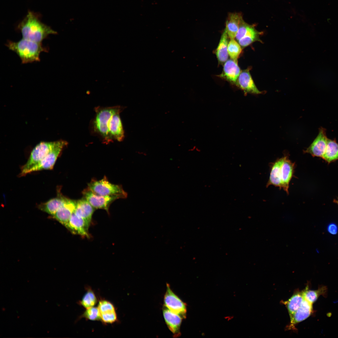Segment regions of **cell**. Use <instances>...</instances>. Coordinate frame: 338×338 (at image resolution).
Wrapping results in <instances>:
<instances>
[{
    "label": "cell",
    "mask_w": 338,
    "mask_h": 338,
    "mask_svg": "<svg viewBox=\"0 0 338 338\" xmlns=\"http://www.w3.org/2000/svg\"><path fill=\"white\" fill-rule=\"evenodd\" d=\"M67 199L59 193L57 197L41 203L38 207L41 210L53 215L64 204Z\"/></svg>",
    "instance_id": "d6986e66"
},
{
    "label": "cell",
    "mask_w": 338,
    "mask_h": 338,
    "mask_svg": "<svg viewBox=\"0 0 338 338\" xmlns=\"http://www.w3.org/2000/svg\"><path fill=\"white\" fill-rule=\"evenodd\" d=\"M59 140L50 142L42 141L38 144L31 151L26 162L21 167L20 177L26 175V172L31 167L38 163L57 145Z\"/></svg>",
    "instance_id": "277c9868"
},
{
    "label": "cell",
    "mask_w": 338,
    "mask_h": 338,
    "mask_svg": "<svg viewBox=\"0 0 338 338\" xmlns=\"http://www.w3.org/2000/svg\"><path fill=\"white\" fill-rule=\"evenodd\" d=\"M228 38L226 29L225 28L215 51V54L218 63L221 64H224L228 59L229 55L228 47Z\"/></svg>",
    "instance_id": "44dd1931"
},
{
    "label": "cell",
    "mask_w": 338,
    "mask_h": 338,
    "mask_svg": "<svg viewBox=\"0 0 338 338\" xmlns=\"http://www.w3.org/2000/svg\"><path fill=\"white\" fill-rule=\"evenodd\" d=\"M262 33L250 25L243 37L238 42L242 48L246 47L255 42H261L259 36Z\"/></svg>",
    "instance_id": "603a6c76"
},
{
    "label": "cell",
    "mask_w": 338,
    "mask_h": 338,
    "mask_svg": "<svg viewBox=\"0 0 338 338\" xmlns=\"http://www.w3.org/2000/svg\"><path fill=\"white\" fill-rule=\"evenodd\" d=\"M284 158V156L278 159L272 164L269 179L266 184L267 187L270 185H273L279 187L280 189L282 188L280 172Z\"/></svg>",
    "instance_id": "7402d4cb"
},
{
    "label": "cell",
    "mask_w": 338,
    "mask_h": 338,
    "mask_svg": "<svg viewBox=\"0 0 338 338\" xmlns=\"http://www.w3.org/2000/svg\"><path fill=\"white\" fill-rule=\"evenodd\" d=\"M88 189L94 193L102 196L119 195L124 198L127 197V193L121 186L110 182L105 176L99 180L93 179L88 184Z\"/></svg>",
    "instance_id": "5b68a950"
},
{
    "label": "cell",
    "mask_w": 338,
    "mask_h": 338,
    "mask_svg": "<svg viewBox=\"0 0 338 338\" xmlns=\"http://www.w3.org/2000/svg\"><path fill=\"white\" fill-rule=\"evenodd\" d=\"M235 85L246 94H259L262 93L256 86L248 69L241 71Z\"/></svg>",
    "instance_id": "8fae6325"
},
{
    "label": "cell",
    "mask_w": 338,
    "mask_h": 338,
    "mask_svg": "<svg viewBox=\"0 0 338 338\" xmlns=\"http://www.w3.org/2000/svg\"><path fill=\"white\" fill-rule=\"evenodd\" d=\"M76 202L68 198L64 204L53 215V217L65 226L74 212Z\"/></svg>",
    "instance_id": "e0dca14e"
},
{
    "label": "cell",
    "mask_w": 338,
    "mask_h": 338,
    "mask_svg": "<svg viewBox=\"0 0 338 338\" xmlns=\"http://www.w3.org/2000/svg\"><path fill=\"white\" fill-rule=\"evenodd\" d=\"M163 314L168 328L173 334L174 337L177 338L181 335L180 327L183 318L180 315L174 313L165 306L163 308Z\"/></svg>",
    "instance_id": "7c38bea8"
},
{
    "label": "cell",
    "mask_w": 338,
    "mask_h": 338,
    "mask_svg": "<svg viewBox=\"0 0 338 338\" xmlns=\"http://www.w3.org/2000/svg\"><path fill=\"white\" fill-rule=\"evenodd\" d=\"M6 45L10 50L17 54L23 64L39 61L40 53L47 52L48 50L41 43L23 38L17 42L8 41Z\"/></svg>",
    "instance_id": "3957f363"
},
{
    "label": "cell",
    "mask_w": 338,
    "mask_h": 338,
    "mask_svg": "<svg viewBox=\"0 0 338 338\" xmlns=\"http://www.w3.org/2000/svg\"><path fill=\"white\" fill-rule=\"evenodd\" d=\"M94 210L95 208L84 198L76 202L74 213L84 219L90 225Z\"/></svg>",
    "instance_id": "ac0fdd59"
},
{
    "label": "cell",
    "mask_w": 338,
    "mask_h": 338,
    "mask_svg": "<svg viewBox=\"0 0 338 338\" xmlns=\"http://www.w3.org/2000/svg\"><path fill=\"white\" fill-rule=\"evenodd\" d=\"M68 144L66 141L59 140L56 146L42 160L28 170L26 174L33 172L52 169L63 150Z\"/></svg>",
    "instance_id": "8992f818"
},
{
    "label": "cell",
    "mask_w": 338,
    "mask_h": 338,
    "mask_svg": "<svg viewBox=\"0 0 338 338\" xmlns=\"http://www.w3.org/2000/svg\"><path fill=\"white\" fill-rule=\"evenodd\" d=\"M284 156V160L280 170V178L282 188L289 194V183L293 176L295 163L289 160L287 156Z\"/></svg>",
    "instance_id": "2e32d148"
},
{
    "label": "cell",
    "mask_w": 338,
    "mask_h": 338,
    "mask_svg": "<svg viewBox=\"0 0 338 338\" xmlns=\"http://www.w3.org/2000/svg\"><path fill=\"white\" fill-rule=\"evenodd\" d=\"M335 203L337 204L338 205V198L337 199H335Z\"/></svg>",
    "instance_id": "4dcf8cb0"
},
{
    "label": "cell",
    "mask_w": 338,
    "mask_h": 338,
    "mask_svg": "<svg viewBox=\"0 0 338 338\" xmlns=\"http://www.w3.org/2000/svg\"><path fill=\"white\" fill-rule=\"evenodd\" d=\"M325 286L321 287L317 290H309L307 286L303 291L302 293L304 299L313 304L320 295H325L327 291Z\"/></svg>",
    "instance_id": "484cf974"
},
{
    "label": "cell",
    "mask_w": 338,
    "mask_h": 338,
    "mask_svg": "<svg viewBox=\"0 0 338 338\" xmlns=\"http://www.w3.org/2000/svg\"><path fill=\"white\" fill-rule=\"evenodd\" d=\"M164 306L171 311L177 314L183 318H185L187 312L186 304L172 290L168 284L164 297Z\"/></svg>",
    "instance_id": "52a82bcc"
},
{
    "label": "cell",
    "mask_w": 338,
    "mask_h": 338,
    "mask_svg": "<svg viewBox=\"0 0 338 338\" xmlns=\"http://www.w3.org/2000/svg\"><path fill=\"white\" fill-rule=\"evenodd\" d=\"M97 307L103 323L112 324L118 321L115 307L110 301L101 299L98 301Z\"/></svg>",
    "instance_id": "30bf717a"
},
{
    "label": "cell",
    "mask_w": 338,
    "mask_h": 338,
    "mask_svg": "<svg viewBox=\"0 0 338 338\" xmlns=\"http://www.w3.org/2000/svg\"><path fill=\"white\" fill-rule=\"evenodd\" d=\"M123 109L120 105L95 107V115L90 125V133L99 138L103 143L108 144L111 142L107 127V121L113 114L119 111L122 112Z\"/></svg>",
    "instance_id": "7a4b0ae2"
},
{
    "label": "cell",
    "mask_w": 338,
    "mask_h": 338,
    "mask_svg": "<svg viewBox=\"0 0 338 338\" xmlns=\"http://www.w3.org/2000/svg\"><path fill=\"white\" fill-rule=\"evenodd\" d=\"M304 298L302 292L295 293L288 300L284 302L290 317L300 307Z\"/></svg>",
    "instance_id": "d4e9b609"
},
{
    "label": "cell",
    "mask_w": 338,
    "mask_h": 338,
    "mask_svg": "<svg viewBox=\"0 0 338 338\" xmlns=\"http://www.w3.org/2000/svg\"><path fill=\"white\" fill-rule=\"evenodd\" d=\"M242 51V48L235 39H231L229 41L228 51L231 59L238 61L237 59Z\"/></svg>",
    "instance_id": "83f0119b"
},
{
    "label": "cell",
    "mask_w": 338,
    "mask_h": 338,
    "mask_svg": "<svg viewBox=\"0 0 338 338\" xmlns=\"http://www.w3.org/2000/svg\"><path fill=\"white\" fill-rule=\"evenodd\" d=\"M87 291L78 304L86 309L94 306L98 302L95 294L90 287L86 288Z\"/></svg>",
    "instance_id": "4316f807"
},
{
    "label": "cell",
    "mask_w": 338,
    "mask_h": 338,
    "mask_svg": "<svg viewBox=\"0 0 338 338\" xmlns=\"http://www.w3.org/2000/svg\"><path fill=\"white\" fill-rule=\"evenodd\" d=\"M18 28L23 38L37 43H41L50 34L57 33L50 27L42 23L31 11L28 12Z\"/></svg>",
    "instance_id": "6da1fadb"
},
{
    "label": "cell",
    "mask_w": 338,
    "mask_h": 338,
    "mask_svg": "<svg viewBox=\"0 0 338 338\" xmlns=\"http://www.w3.org/2000/svg\"><path fill=\"white\" fill-rule=\"evenodd\" d=\"M313 312L312 304L304 299L300 307L290 317L288 329H295L296 324L307 319Z\"/></svg>",
    "instance_id": "4fadbf2b"
},
{
    "label": "cell",
    "mask_w": 338,
    "mask_h": 338,
    "mask_svg": "<svg viewBox=\"0 0 338 338\" xmlns=\"http://www.w3.org/2000/svg\"><path fill=\"white\" fill-rule=\"evenodd\" d=\"M243 19L242 15L240 13H234L229 14L226 23L225 28L228 36L230 39L235 38L240 24Z\"/></svg>",
    "instance_id": "ffe728a7"
},
{
    "label": "cell",
    "mask_w": 338,
    "mask_h": 338,
    "mask_svg": "<svg viewBox=\"0 0 338 338\" xmlns=\"http://www.w3.org/2000/svg\"><path fill=\"white\" fill-rule=\"evenodd\" d=\"M328 230L329 233L333 234H335L337 231V228L334 224H330L328 227Z\"/></svg>",
    "instance_id": "f546056e"
},
{
    "label": "cell",
    "mask_w": 338,
    "mask_h": 338,
    "mask_svg": "<svg viewBox=\"0 0 338 338\" xmlns=\"http://www.w3.org/2000/svg\"><path fill=\"white\" fill-rule=\"evenodd\" d=\"M322 158L328 163L338 160V143L335 140L328 139L326 150Z\"/></svg>",
    "instance_id": "cb8c5ba5"
},
{
    "label": "cell",
    "mask_w": 338,
    "mask_h": 338,
    "mask_svg": "<svg viewBox=\"0 0 338 338\" xmlns=\"http://www.w3.org/2000/svg\"><path fill=\"white\" fill-rule=\"evenodd\" d=\"M82 318L92 321H100L101 317L98 307H93L86 309V310L80 315L78 319Z\"/></svg>",
    "instance_id": "f1b7e54d"
},
{
    "label": "cell",
    "mask_w": 338,
    "mask_h": 338,
    "mask_svg": "<svg viewBox=\"0 0 338 338\" xmlns=\"http://www.w3.org/2000/svg\"><path fill=\"white\" fill-rule=\"evenodd\" d=\"M89 226L85 220L74 213L65 227L74 233L88 237Z\"/></svg>",
    "instance_id": "9a60e30c"
},
{
    "label": "cell",
    "mask_w": 338,
    "mask_h": 338,
    "mask_svg": "<svg viewBox=\"0 0 338 338\" xmlns=\"http://www.w3.org/2000/svg\"><path fill=\"white\" fill-rule=\"evenodd\" d=\"M241 71L238 61L230 59L224 64L223 71L218 76L235 84Z\"/></svg>",
    "instance_id": "5bb4252c"
},
{
    "label": "cell",
    "mask_w": 338,
    "mask_h": 338,
    "mask_svg": "<svg viewBox=\"0 0 338 338\" xmlns=\"http://www.w3.org/2000/svg\"><path fill=\"white\" fill-rule=\"evenodd\" d=\"M84 198L95 209H104L107 211L110 205L115 200L119 198H124L119 195L102 196L94 193L88 189L83 192Z\"/></svg>",
    "instance_id": "ba28073f"
},
{
    "label": "cell",
    "mask_w": 338,
    "mask_h": 338,
    "mask_svg": "<svg viewBox=\"0 0 338 338\" xmlns=\"http://www.w3.org/2000/svg\"><path fill=\"white\" fill-rule=\"evenodd\" d=\"M328 139L325 129L320 128L317 136L310 146L304 151V152L309 153L313 156L322 158L326 150Z\"/></svg>",
    "instance_id": "9c48e42d"
}]
</instances>
